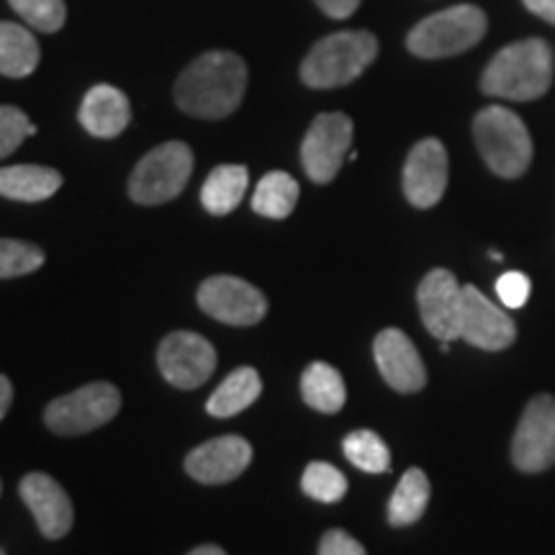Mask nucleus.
<instances>
[{
    "label": "nucleus",
    "instance_id": "25",
    "mask_svg": "<svg viewBox=\"0 0 555 555\" xmlns=\"http://www.w3.org/2000/svg\"><path fill=\"white\" fill-rule=\"evenodd\" d=\"M298 183L288 172L273 170L266 178H260L258 189L253 196V211L266 219H286L296 208Z\"/></svg>",
    "mask_w": 555,
    "mask_h": 555
},
{
    "label": "nucleus",
    "instance_id": "33",
    "mask_svg": "<svg viewBox=\"0 0 555 555\" xmlns=\"http://www.w3.org/2000/svg\"><path fill=\"white\" fill-rule=\"evenodd\" d=\"M317 5L327 13L330 18H347L358 11L360 0H317Z\"/></svg>",
    "mask_w": 555,
    "mask_h": 555
},
{
    "label": "nucleus",
    "instance_id": "36",
    "mask_svg": "<svg viewBox=\"0 0 555 555\" xmlns=\"http://www.w3.org/2000/svg\"><path fill=\"white\" fill-rule=\"evenodd\" d=\"M189 555H227V553L221 551L219 545H198L196 551H191Z\"/></svg>",
    "mask_w": 555,
    "mask_h": 555
},
{
    "label": "nucleus",
    "instance_id": "10",
    "mask_svg": "<svg viewBox=\"0 0 555 555\" xmlns=\"http://www.w3.org/2000/svg\"><path fill=\"white\" fill-rule=\"evenodd\" d=\"M157 365L170 386L191 391L214 376L217 350L196 332H172L159 345Z\"/></svg>",
    "mask_w": 555,
    "mask_h": 555
},
{
    "label": "nucleus",
    "instance_id": "35",
    "mask_svg": "<svg viewBox=\"0 0 555 555\" xmlns=\"http://www.w3.org/2000/svg\"><path fill=\"white\" fill-rule=\"evenodd\" d=\"M11 404H13V386H11V380L0 373V420L9 414Z\"/></svg>",
    "mask_w": 555,
    "mask_h": 555
},
{
    "label": "nucleus",
    "instance_id": "8",
    "mask_svg": "<svg viewBox=\"0 0 555 555\" xmlns=\"http://www.w3.org/2000/svg\"><path fill=\"white\" fill-rule=\"evenodd\" d=\"M198 307L232 327H253L268 314L262 291L234 275L206 278L198 288Z\"/></svg>",
    "mask_w": 555,
    "mask_h": 555
},
{
    "label": "nucleus",
    "instance_id": "18",
    "mask_svg": "<svg viewBox=\"0 0 555 555\" xmlns=\"http://www.w3.org/2000/svg\"><path fill=\"white\" fill-rule=\"evenodd\" d=\"M78 119L88 134L99 139L119 137L131 121L129 99L114 86H95L80 103Z\"/></svg>",
    "mask_w": 555,
    "mask_h": 555
},
{
    "label": "nucleus",
    "instance_id": "15",
    "mask_svg": "<svg viewBox=\"0 0 555 555\" xmlns=\"http://www.w3.org/2000/svg\"><path fill=\"white\" fill-rule=\"evenodd\" d=\"M249 461H253V446L245 437L224 435L191 450L185 457V470L198 483H229L245 474Z\"/></svg>",
    "mask_w": 555,
    "mask_h": 555
},
{
    "label": "nucleus",
    "instance_id": "7",
    "mask_svg": "<svg viewBox=\"0 0 555 555\" xmlns=\"http://www.w3.org/2000/svg\"><path fill=\"white\" fill-rule=\"evenodd\" d=\"M121 409V393L114 384L99 380L78 391L54 399L44 412V422L57 435H86L114 420Z\"/></svg>",
    "mask_w": 555,
    "mask_h": 555
},
{
    "label": "nucleus",
    "instance_id": "20",
    "mask_svg": "<svg viewBox=\"0 0 555 555\" xmlns=\"http://www.w3.org/2000/svg\"><path fill=\"white\" fill-rule=\"evenodd\" d=\"M249 185V172L245 165H219L208 172L204 189H201V204L214 217H227L240 206Z\"/></svg>",
    "mask_w": 555,
    "mask_h": 555
},
{
    "label": "nucleus",
    "instance_id": "5",
    "mask_svg": "<svg viewBox=\"0 0 555 555\" xmlns=\"http://www.w3.org/2000/svg\"><path fill=\"white\" fill-rule=\"evenodd\" d=\"M489 21L476 5H453V9L433 13L414 26L406 37L409 52L422 60L453 57L476 47L483 39Z\"/></svg>",
    "mask_w": 555,
    "mask_h": 555
},
{
    "label": "nucleus",
    "instance_id": "37",
    "mask_svg": "<svg viewBox=\"0 0 555 555\" xmlns=\"http://www.w3.org/2000/svg\"><path fill=\"white\" fill-rule=\"evenodd\" d=\"M0 555H5V551H3V547H0Z\"/></svg>",
    "mask_w": 555,
    "mask_h": 555
},
{
    "label": "nucleus",
    "instance_id": "17",
    "mask_svg": "<svg viewBox=\"0 0 555 555\" xmlns=\"http://www.w3.org/2000/svg\"><path fill=\"white\" fill-rule=\"evenodd\" d=\"M18 494L37 519L39 532L50 540L65 538L73 527V502L67 491L47 474H29L21 478Z\"/></svg>",
    "mask_w": 555,
    "mask_h": 555
},
{
    "label": "nucleus",
    "instance_id": "31",
    "mask_svg": "<svg viewBox=\"0 0 555 555\" xmlns=\"http://www.w3.org/2000/svg\"><path fill=\"white\" fill-rule=\"evenodd\" d=\"M530 291H532L530 278L519 273V270H509V273H504L496 281V296L506 309H522L527 298H530Z\"/></svg>",
    "mask_w": 555,
    "mask_h": 555
},
{
    "label": "nucleus",
    "instance_id": "2",
    "mask_svg": "<svg viewBox=\"0 0 555 555\" xmlns=\"http://www.w3.org/2000/svg\"><path fill=\"white\" fill-rule=\"evenodd\" d=\"M553 82V50L543 39H522L504 47L483 69V93L506 101H532Z\"/></svg>",
    "mask_w": 555,
    "mask_h": 555
},
{
    "label": "nucleus",
    "instance_id": "6",
    "mask_svg": "<svg viewBox=\"0 0 555 555\" xmlns=\"http://www.w3.org/2000/svg\"><path fill=\"white\" fill-rule=\"evenodd\" d=\"M193 172V152L185 142H165L147 152L129 178V196L142 206H157L180 196Z\"/></svg>",
    "mask_w": 555,
    "mask_h": 555
},
{
    "label": "nucleus",
    "instance_id": "3",
    "mask_svg": "<svg viewBox=\"0 0 555 555\" xmlns=\"http://www.w3.org/2000/svg\"><path fill=\"white\" fill-rule=\"evenodd\" d=\"M378 39L371 31H337L317 41L301 62V80L309 88L330 90L352 82L371 67Z\"/></svg>",
    "mask_w": 555,
    "mask_h": 555
},
{
    "label": "nucleus",
    "instance_id": "26",
    "mask_svg": "<svg viewBox=\"0 0 555 555\" xmlns=\"http://www.w3.org/2000/svg\"><path fill=\"white\" fill-rule=\"evenodd\" d=\"M343 450L352 466L365 470V474H388L391 470V450L371 429H358L345 437Z\"/></svg>",
    "mask_w": 555,
    "mask_h": 555
},
{
    "label": "nucleus",
    "instance_id": "9",
    "mask_svg": "<svg viewBox=\"0 0 555 555\" xmlns=\"http://www.w3.org/2000/svg\"><path fill=\"white\" fill-rule=\"evenodd\" d=\"M352 119L345 114H319L301 144V163L314 183H330L350 155Z\"/></svg>",
    "mask_w": 555,
    "mask_h": 555
},
{
    "label": "nucleus",
    "instance_id": "11",
    "mask_svg": "<svg viewBox=\"0 0 555 555\" xmlns=\"http://www.w3.org/2000/svg\"><path fill=\"white\" fill-rule=\"evenodd\" d=\"M515 466L525 474H540L555 466V399L540 393L525 406L515 442H512Z\"/></svg>",
    "mask_w": 555,
    "mask_h": 555
},
{
    "label": "nucleus",
    "instance_id": "32",
    "mask_svg": "<svg viewBox=\"0 0 555 555\" xmlns=\"http://www.w3.org/2000/svg\"><path fill=\"white\" fill-rule=\"evenodd\" d=\"M319 555H367L365 547L358 543L350 532L330 530L319 543Z\"/></svg>",
    "mask_w": 555,
    "mask_h": 555
},
{
    "label": "nucleus",
    "instance_id": "22",
    "mask_svg": "<svg viewBox=\"0 0 555 555\" xmlns=\"http://www.w3.org/2000/svg\"><path fill=\"white\" fill-rule=\"evenodd\" d=\"M39 65V44L34 34L21 24L0 21V75L29 78Z\"/></svg>",
    "mask_w": 555,
    "mask_h": 555
},
{
    "label": "nucleus",
    "instance_id": "1",
    "mask_svg": "<svg viewBox=\"0 0 555 555\" xmlns=\"http://www.w3.org/2000/svg\"><path fill=\"white\" fill-rule=\"evenodd\" d=\"M247 88L245 60L232 52H206L183 69L176 82V101L196 119H224L240 108Z\"/></svg>",
    "mask_w": 555,
    "mask_h": 555
},
{
    "label": "nucleus",
    "instance_id": "29",
    "mask_svg": "<svg viewBox=\"0 0 555 555\" xmlns=\"http://www.w3.org/2000/svg\"><path fill=\"white\" fill-rule=\"evenodd\" d=\"M9 3L31 29L54 34L65 26V0H9Z\"/></svg>",
    "mask_w": 555,
    "mask_h": 555
},
{
    "label": "nucleus",
    "instance_id": "23",
    "mask_svg": "<svg viewBox=\"0 0 555 555\" xmlns=\"http://www.w3.org/2000/svg\"><path fill=\"white\" fill-rule=\"evenodd\" d=\"M301 397L322 414H337L347 401L345 380L330 363H311L301 376Z\"/></svg>",
    "mask_w": 555,
    "mask_h": 555
},
{
    "label": "nucleus",
    "instance_id": "28",
    "mask_svg": "<svg viewBox=\"0 0 555 555\" xmlns=\"http://www.w3.org/2000/svg\"><path fill=\"white\" fill-rule=\"evenodd\" d=\"M44 266L41 247L24 240H0V281L29 275Z\"/></svg>",
    "mask_w": 555,
    "mask_h": 555
},
{
    "label": "nucleus",
    "instance_id": "4",
    "mask_svg": "<svg viewBox=\"0 0 555 555\" xmlns=\"http://www.w3.org/2000/svg\"><path fill=\"white\" fill-rule=\"evenodd\" d=\"M474 137L483 163L502 178H519L532 163L530 131L515 111L489 106L476 116Z\"/></svg>",
    "mask_w": 555,
    "mask_h": 555
},
{
    "label": "nucleus",
    "instance_id": "27",
    "mask_svg": "<svg viewBox=\"0 0 555 555\" xmlns=\"http://www.w3.org/2000/svg\"><path fill=\"white\" fill-rule=\"evenodd\" d=\"M304 494L322 504H335L347 494V478L330 463H309L301 478Z\"/></svg>",
    "mask_w": 555,
    "mask_h": 555
},
{
    "label": "nucleus",
    "instance_id": "12",
    "mask_svg": "<svg viewBox=\"0 0 555 555\" xmlns=\"http://www.w3.org/2000/svg\"><path fill=\"white\" fill-rule=\"evenodd\" d=\"M461 301L463 286L446 268L433 270L420 283L416 304H420L422 322H425L429 335H435L440 343L461 339Z\"/></svg>",
    "mask_w": 555,
    "mask_h": 555
},
{
    "label": "nucleus",
    "instance_id": "16",
    "mask_svg": "<svg viewBox=\"0 0 555 555\" xmlns=\"http://www.w3.org/2000/svg\"><path fill=\"white\" fill-rule=\"evenodd\" d=\"M373 356H376L380 376H384V380L393 388V391L414 393L425 388V363H422L412 339H409L401 330L378 332L376 343H373Z\"/></svg>",
    "mask_w": 555,
    "mask_h": 555
},
{
    "label": "nucleus",
    "instance_id": "13",
    "mask_svg": "<svg viewBox=\"0 0 555 555\" xmlns=\"http://www.w3.org/2000/svg\"><path fill=\"white\" fill-rule=\"evenodd\" d=\"M461 339L478 350H504L517 339V327L509 314L491 304L476 286H463Z\"/></svg>",
    "mask_w": 555,
    "mask_h": 555
},
{
    "label": "nucleus",
    "instance_id": "14",
    "mask_svg": "<svg viewBox=\"0 0 555 555\" xmlns=\"http://www.w3.org/2000/svg\"><path fill=\"white\" fill-rule=\"evenodd\" d=\"M448 189V152L440 139H422L409 152L404 165V193L416 208L440 204Z\"/></svg>",
    "mask_w": 555,
    "mask_h": 555
},
{
    "label": "nucleus",
    "instance_id": "34",
    "mask_svg": "<svg viewBox=\"0 0 555 555\" xmlns=\"http://www.w3.org/2000/svg\"><path fill=\"white\" fill-rule=\"evenodd\" d=\"M525 5L527 11H532L535 16L555 26V0H525Z\"/></svg>",
    "mask_w": 555,
    "mask_h": 555
},
{
    "label": "nucleus",
    "instance_id": "19",
    "mask_svg": "<svg viewBox=\"0 0 555 555\" xmlns=\"http://www.w3.org/2000/svg\"><path fill=\"white\" fill-rule=\"evenodd\" d=\"M62 189V176L44 165H11L0 168V196L21 201V204H37L52 198Z\"/></svg>",
    "mask_w": 555,
    "mask_h": 555
},
{
    "label": "nucleus",
    "instance_id": "21",
    "mask_svg": "<svg viewBox=\"0 0 555 555\" xmlns=\"http://www.w3.org/2000/svg\"><path fill=\"white\" fill-rule=\"evenodd\" d=\"M262 393V380L255 367H237L224 378L217 391L211 393L206 401V412L211 416H219V420H227V416H234L245 412L247 406H253L258 397Z\"/></svg>",
    "mask_w": 555,
    "mask_h": 555
},
{
    "label": "nucleus",
    "instance_id": "30",
    "mask_svg": "<svg viewBox=\"0 0 555 555\" xmlns=\"http://www.w3.org/2000/svg\"><path fill=\"white\" fill-rule=\"evenodd\" d=\"M31 134H37V127L24 111L16 106H0V159L13 155Z\"/></svg>",
    "mask_w": 555,
    "mask_h": 555
},
{
    "label": "nucleus",
    "instance_id": "38",
    "mask_svg": "<svg viewBox=\"0 0 555 555\" xmlns=\"http://www.w3.org/2000/svg\"><path fill=\"white\" fill-rule=\"evenodd\" d=\"M0 491H3V486H0Z\"/></svg>",
    "mask_w": 555,
    "mask_h": 555
},
{
    "label": "nucleus",
    "instance_id": "24",
    "mask_svg": "<svg viewBox=\"0 0 555 555\" xmlns=\"http://www.w3.org/2000/svg\"><path fill=\"white\" fill-rule=\"evenodd\" d=\"M429 494H433V489H429V478L425 470L409 468L406 474L401 476L391 502H388V522L393 527L414 525L416 519L425 515Z\"/></svg>",
    "mask_w": 555,
    "mask_h": 555
}]
</instances>
